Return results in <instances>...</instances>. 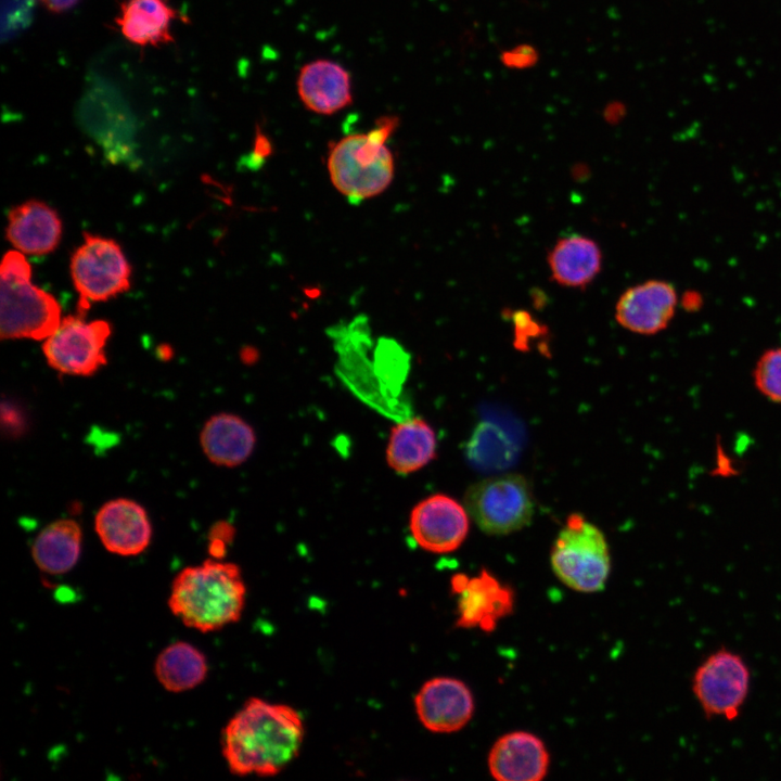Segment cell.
I'll use <instances>...</instances> for the list:
<instances>
[{"mask_svg": "<svg viewBox=\"0 0 781 781\" xmlns=\"http://www.w3.org/2000/svg\"><path fill=\"white\" fill-rule=\"evenodd\" d=\"M303 739V720L295 709L253 697L223 729L222 755L236 776L270 777L297 756Z\"/></svg>", "mask_w": 781, "mask_h": 781, "instance_id": "1", "label": "cell"}, {"mask_svg": "<svg viewBox=\"0 0 781 781\" xmlns=\"http://www.w3.org/2000/svg\"><path fill=\"white\" fill-rule=\"evenodd\" d=\"M246 587L240 567L208 559L174 578L168 607L183 625L201 632L219 630L240 619Z\"/></svg>", "mask_w": 781, "mask_h": 781, "instance_id": "2", "label": "cell"}, {"mask_svg": "<svg viewBox=\"0 0 781 781\" xmlns=\"http://www.w3.org/2000/svg\"><path fill=\"white\" fill-rule=\"evenodd\" d=\"M398 118L383 116L369 132L350 133L331 143L328 170L334 187L353 204L382 193L394 178L395 163L386 141Z\"/></svg>", "mask_w": 781, "mask_h": 781, "instance_id": "3", "label": "cell"}, {"mask_svg": "<svg viewBox=\"0 0 781 781\" xmlns=\"http://www.w3.org/2000/svg\"><path fill=\"white\" fill-rule=\"evenodd\" d=\"M30 278L31 268L23 253H5L0 268L2 340H46L61 323L57 300Z\"/></svg>", "mask_w": 781, "mask_h": 781, "instance_id": "4", "label": "cell"}, {"mask_svg": "<svg viewBox=\"0 0 781 781\" xmlns=\"http://www.w3.org/2000/svg\"><path fill=\"white\" fill-rule=\"evenodd\" d=\"M550 560L556 577L580 592L602 590L611 571L605 536L578 513L566 518L551 549Z\"/></svg>", "mask_w": 781, "mask_h": 781, "instance_id": "5", "label": "cell"}, {"mask_svg": "<svg viewBox=\"0 0 781 781\" xmlns=\"http://www.w3.org/2000/svg\"><path fill=\"white\" fill-rule=\"evenodd\" d=\"M465 509L488 535H508L527 526L534 515V496L528 481L508 473L481 479L464 496Z\"/></svg>", "mask_w": 781, "mask_h": 781, "instance_id": "6", "label": "cell"}, {"mask_svg": "<svg viewBox=\"0 0 781 781\" xmlns=\"http://www.w3.org/2000/svg\"><path fill=\"white\" fill-rule=\"evenodd\" d=\"M131 268L120 246L111 239L84 234L71 259V276L79 295L78 313L93 302L112 298L130 286Z\"/></svg>", "mask_w": 781, "mask_h": 781, "instance_id": "7", "label": "cell"}, {"mask_svg": "<svg viewBox=\"0 0 781 781\" xmlns=\"http://www.w3.org/2000/svg\"><path fill=\"white\" fill-rule=\"evenodd\" d=\"M751 671L737 652L720 648L695 669L692 692L706 718L734 720L747 699Z\"/></svg>", "mask_w": 781, "mask_h": 781, "instance_id": "8", "label": "cell"}, {"mask_svg": "<svg viewBox=\"0 0 781 781\" xmlns=\"http://www.w3.org/2000/svg\"><path fill=\"white\" fill-rule=\"evenodd\" d=\"M111 327L104 320L86 321L67 316L44 340L42 350L50 367L71 375H91L106 363L105 345Z\"/></svg>", "mask_w": 781, "mask_h": 781, "instance_id": "9", "label": "cell"}, {"mask_svg": "<svg viewBox=\"0 0 781 781\" xmlns=\"http://www.w3.org/2000/svg\"><path fill=\"white\" fill-rule=\"evenodd\" d=\"M409 527L422 549L433 553H449L465 540L470 520L465 507L456 499L436 494L413 508Z\"/></svg>", "mask_w": 781, "mask_h": 781, "instance_id": "10", "label": "cell"}, {"mask_svg": "<svg viewBox=\"0 0 781 781\" xmlns=\"http://www.w3.org/2000/svg\"><path fill=\"white\" fill-rule=\"evenodd\" d=\"M452 592L458 594L460 628H479L485 632L495 630L498 622L510 615L514 606L511 588L502 585L487 569L477 576L457 574L451 579Z\"/></svg>", "mask_w": 781, "mask_h": 781, "instance_id": "11", "label": "cell"}, {"mask_svg": "<svg viewBox=\"0 0 781 781\" xmlns=\"http://www.w3.org/2000/svg\"><path fill=\"white\" fill-rule=\"evenodd\" d=\"M678 294L673 283L646 280L627 289L615 307L616 321L625 329L643 335L665 330L673 320Z\"/></svg>", "mask_w": 781, "mask_h": 781, "instance_id": "12", "label": "cell"}, {"mask_svg": "<svg viewBox=\"0 0 781 781\" xmlns=\"http://www.w3.org/2000/svg\"><path fill=\"white\" fill-rule=\"evenodd\" d=\"M421 724L436 733L462 729L474 714V699L464 682L450 677L426 681L414 699Z\"/></svg>", "mask_w": 781, "mask_h": 781, "instance_id": "13", "label": "cell"}, {"mask_svg": "<svg viewBox=\"0 0 781 781\" xmlns=\"http://www.w3.org/2000/svg\"><path fill=\"white\" fill-rule=\"evenodd\" d=\"M95 532L111 553L130 556L150 545L152 527L145 510L138 502L118 498L104 503L94 520Z\"/></svg>", "mask_w": 781, "mask_h": 781, "instance_id": "14", "label": "cell"}, {"mask_svg": "<svg viewBox=\"0 0 781 781\" xmlns=\"http://www.w3.org/2000/svg\"><path fill=\"white\" fill-rule=\"evenodd\" d=\"M549 754L536 735L515 731L501 737L488 755V768L498 781H540L549 768Z\"/></svg>", "mask_w": 781, "mask_h": 781, "instance_id": "15", "label": "cell"}, {"mask_svg": "<svg viewBox=\"0 0 781 781\" xmlns=\"http://www.w3.org/2000/svg\"><path fill=\"white\" fill-rule=\"evenodd\" d=\"M296 90L303 105L321 115L335 114L353 102L350 74L331 60L306 63L297 75Z\"/></svg>", "mask_w": 781, "mask_h": 781, "instance_id": "16", "label": "cell"}, {"mask_svg": "<svg viewBox=\"0 0 781 781\" xmlns=\"http://www.w3.org/2000/svg\"><path fill=\"white\" fill-rule=\"evenodd\" d=\"M80 111V123L102 146L112 163H131L135 158L133 120L120 104H104L88 99Z\"/></svg>", "mask_w": 781, "mask_h": 781, "instance_id": "17", "label": "cell"}, {"mask_svg": "<svg viewBox=\"0 0 781 781\" xmlns=\"http://www.w3.org/2000/svg\"><path fill=\"white\" fill-rule=\"evenodd\" d=\"M7 236L23 254L43 255L59 244L62 223L59 215L40 201H28L10 210Z\"/></svg>", "mask_w": 781, "mask_h": 781, "instance_id": "18", "label": "cell"}, {"mask_svg": "<svg viewBox=\"0 0 781 781\" xmlns=\"http://www.w3.org/2000/svg\"><path fill=\"white\" fill-rule=\"evenodd\" d=\"M548 265L558 284L582 289L600 272L602 253L592 239L572 234L556 241L548 254Z\"/></svg>", "mask_w": 781, "mask_h": 781, "instance_id": "19", "label": "cell"}, {"mask_svg": "<svg viewBox=\"0 0 781 781\" xmlns=\"http://www.w3.org/2000/svg\"><path fill=\"white\" fill-rule=\"evenodd\" d=\"M201 446L206 457L221 466H236L253 452L256 436L248 423L231 413L213 415L201 431Z\"/></svg>", "mask_w": 781, "mask_h": 781, "instance_id": "20", "label": "cell"}, {"mask_svg": "<svg viewBox=\"0 0 781 781\" xmlns=\"http://www.w3.org/2000/svg\"><path fill=\"white\" fill-rule=\"evenodd\" d=\"M82 533L74 520H57L47 525L35 538L31 556L37 567L50 575H61L77 563Z\"/></svg>", "mask_w": 781, "mask_h": 781, "instance_id": "21", "label": "cell"}, {"mask_svg": "<svg viewBox=\"0 0 781 781\" xmlns=\"http://www.w3.org/2000/svg\"><path fill=\"white\" fill-rule=\"evenodd\" d=\"M436 435L432 426L413 418L393 427L386 449L388 465L399 474L425 466L436 453Z\"/></svg>", "mask_w": 781, "mask_h": 781, "instance_id": "22", "label": "cell"}, {"mask_svg": "<svg viewBox=\"0 0 781 781\" xmlns=\"http://www.w3.org/2000/svg\"><path fill=\"white\" fill-rule=\"evenodd\" d=\"M176 12L164 0H126L116 18L123 35L139 46H157L174 40L169 27Z\"/></svg>", "mask_w": 781, "mask_h": 781, "instance_id": "23", "label": "cell"}, {"mask_svg": "<svg viewBox=\"0 0 781 781\" xmlns=\"http://www.w3.org/2000/svg\"><path fill=\"white\" fill-rule=\"evenodd\" d=\"M154 671L158 682L169 692H184L200 686L206 678L205 655L194 645L178 641L166 646L156 657Z\"/></svg>", "mask_w": 781, "mask_h": 781, "instance_id": "24", "label": "cell"}, {"mask_svg": "<svg viewBox=\"0 0 781 781\" xmlns=\"http://www.w3.org/2000/svg\"><path fill=\"white\" fill-rule=\"evenodd\" d=\"M35 0H2L1 35L3 40L22 31L31 21Z\"/></svg>", "mask_w": 781, "mask_h": 781, "instance_id": "25", "label": "cell"}, {"mask_svg": "<svg viewBox=\"0 0 781 781\" xmlns=\"http://www.w3.org/2000/svg\"><path fill=\"white\" fill-rule=\"evenodd\" d=\"M539 60L538 51L532 44L522 43L512 49L504 50L500 54L501 63L513 69L530 68Z\"/></svg>", "mask_w": 781, "mask_h": 781, "instance_id": "26", "label": "cell"}, {"mask_svg": "<svg viewBox=\"0 0 781 781\" xmlns=\"http://www.w3.org/2000/svg\"><path fill=\"white\" fill-rule=\"evenodd\" d=\"M625 114V106L619 102L609 103L604 110V117L610 123L618 121Z\"/></svg>", "mask_w": 781, "mask_h": 781, "instance_id": "27", "label": "cell"}, {"mask_svg": "<svg viewBox=\"0 0 781 781\" xmlns=\"http://www.w3.org/2000/svg\"><path fill=\"white\" fill-rule=\"evenodd\" d=\"M53 12H64L73 8L78 0H41Z\"/></svg>", "mask_w": 781, "mask_h": 781, "instance_id": "28", "label": "cell"}]
</instances>
